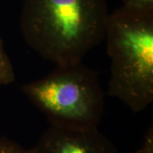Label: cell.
Masks as SVG:
<instances>
[{"instance_id":"obj_1","label":"cell","mask_w":153,"mask_h":153,"mask_svg":"<svg viewBox=\"0 0 153 153\" xmlns=\"http://www.w3.org/2000/svg\"><path fill=\"white\" fill-rule=\"evenodd\" d=\"M109 15L107 0H24L20 27L36 53L66 65L104 40Z\"/></svg>"},{"instance_id":"obj_5","label":"cell","mask_w":153,"mask_h":153,"mask_svg":"<svg viewBox=\"0 0 153 153\" xmlns=\"http://www.w3.org/2000/svg\"><path fill=\"white\" fill-rule=\"evenodd\" d=\"M15 71L9 55L4 49L0 35V86L9 85L15 81Z\"/></svg>"},{"instance_id":"obj_8","label":"cell","mask_w":153,"mask_h":153,"mask_svg":"<svg viewBox=\"0 0 153 153\" xmlns=\"http://www.w3.org/2000/svg\"><path fill=\"white\" fill-rule=\"evenodd\" d=\"M136 153H153V128H148L147 132L144 138L141 147L140 148Z\"/></svg>"},{"instance_id":"obj_2","label":"cell","mask_w":153,"mask_h":153,"mask_svg":"<svg viewBox=\"0 0 153 153\" xmlns=\"http://www.w3.org/2000/svg\"><path fill=\"white\" fill-rule=\"evenodd\" d=\"M105 39L111 58L107 94L140 112L153 101V10L121 7L109 15Z\"/></svg>"},{"instance_id":"obj_4","label":"cell","mask_w":153,"mask_h":153,"mask_svg":"<svg viewBox=\"0 0 153 153\" xmlns=\"http://www.w3.org/2000/svg\"><path fill=\"white\" fill-rule=\"evenodd\" d=\"M33 148L35 153H117L113 143L97 128L50 125Z\"/></svg>"},{"instance_id":"obj_7","label":"cell","mask_w":153,"mask_h":153,"mask_svg":"<svg viewBox=\"0 0 153 153\" xmlns=\"http://www.w3.org/2000/svg\"><path fill=\"white\" fill-rule=\"evenodd\" d=\"M124 7L143 10H153V0H122Z\"/></svg>"},{"instance_id":"obj_3","label":"cell","mask_w":153,"mask_h":153,"mask_svg":"<svg viewBox=\"0 0 153 153\" xmlns=\"http://www.w3.org/2000/svg\"><path fill=\"white\" fill-rule=\"evenodd\" d=\"M22 90L50 125L97 128L104 112L105 93L98 72L82 61L57 66L49 75L24 84Z\"/></svg>"},{"instance_id":"obj_6","label":"cell","mask_w":153,"mask_h":153,"mask_svg":"<svg viewBox=\"0 0 153 153\" xmlns=\"http://www.w3.org/2000/svg\"><path fill=\"white\" fill-rule=\"evenodd\" d=\"M0 153H35L33 148L23 147L6 137L0 138Z\"/></svg>"}]
</instances>
